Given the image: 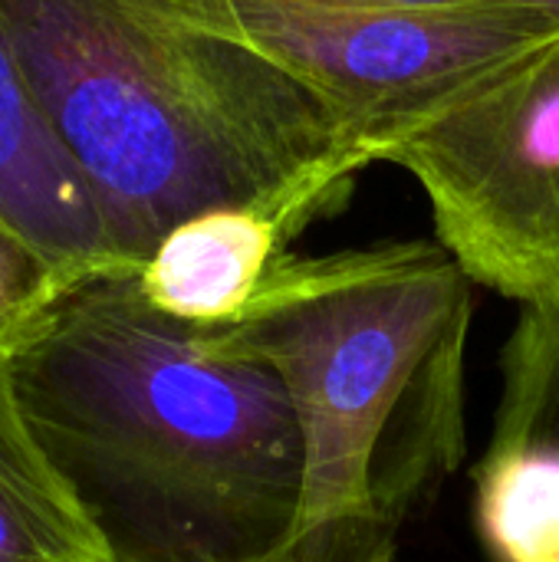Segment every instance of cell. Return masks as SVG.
Masks as SVG:
<instances>
[{
  "label": "cell",
  "mask_w": 559,
  "mask_h": 562,
  "mask_svg": "<svg viewBox=\"0 0 559 562\" xmlns=\"http://www.w3.org/2000/svg\"><path fill=\"white\" fill-rule=\"evenodd\" d=\"M0 562H102V547L43 454L0 359Z\"/></svg>",
  "instance_id": "9"
},
{
  "label": "cell",
  "mask_w": 559,
  "mask_h": 562,
  "mask_svg": "<svg viewBox=\"0 0 559 562\" xmlns=\"http://www.w3.org/2000/svg\"><path fill=\"white\" fill-rule=\"evenodd\" d=\"M306 227V217L280 204L208 207L175 224L152 247L135 286L152 310L175 323L231 326Z\"/></svg>",
  "instance_id": "8"
},
{
  "label": "cell",
  "mask_w": 559,
  "mask_h": 562,
  "mask_svg": "<svg viewBox=\"0 0 559 562\" xmlns=\"http://www.w3.org/2000/svg\"><path fill=\"white\" fill-rule=\"evenodd\" d=\"M10 372L102 562L293 560L303 445L280 375L152 310L135 273L72 286Z\"/></svg>",
  "instance_id": "1"
},
{
  "label": "cell",
  "mask_w": 559,
  "mask_h": 562,
  "mask_svg": "<svg viewBox=\"0 0 559 562\" xmlns=\"http://www.w3.org/2000/svg\"><path fill=\"white\" fill-rule=\"evenodd\" d=\"M474 530L491 562H559V293L524 303L504 346Z\"/></svg>",
  "instance_id": "6"
},
{
  "label": "cell",
  "mask_w": 559,
  "mask_h": 562,
  "mask_svg": "<svg viewBox=\"0 0 559 562\" xmlns=\"http://www.w3.org/2000/svg\"><path fill=\"white\" fill-rule=\"evenodd\" d=\"M211 33L300 82L369 165L497 66L559 33L521 7H399L376 0H181Z\"/></svg>",
  "instance_id": "4"
},
{
  "label": "cell",
  "mask_w": 559,
  "mask_h": 562,
  "mask_svg": "<svg viewBox=\"0 0 559 562\" xmlns=\"http://www.w3.org/2000/svg\"><path fill=\"white\" fill-rule=\"evenodd\" d=\"M92 277L49 257L0 217V359H10L43 326L53 306Z\"/></svg>",
  "instance_id": "10"
},
{
  "label": "cell",
  "mask_w": 559,
  "mask_h": 562,
  "mask_svg": "<svg viewBox=\"0 0 559 562\" xmlns=\"http://www.w3.org/2000/svg\"><path fill=\"white\" fill-rule=\"evenodd\" d=\"M471 277L438 240L283 254L224 346L267 362L303 445L290 562H399L468 454Z\"/></svg>",
  "instance_id": "3"
},
{
  "label": "cell",
  "mask_w": 559,
  "mask_h": 562,
  "mask_svg": "<svg viewBox=\"0 0 559 562\" xmlns=\"http://www.w3.org/2000/svg\"><path fill=\"white\" fill-rule=\"evenodd\" d=\"M0 217L49 257L86 273H135L102 204L46 119L0 26Z\"/></svg>",
  "instance_id": "7"
},
{
  "label": "cell",
  "mask_w": 559,
  "mask_h": 562,
  "mask_svg": "<svg viewBox=\"0 0 559 562\" xmlns=\"http://www.w3.org/2000/svg\"><path fill=\"white\" fill-rule=\"evenodd\" d=\"M376 3H399V7H521V10H537L550 13L559 20V0H376Z\"/></svg>",
  "instance_id": "11"
},
{
  "label": "cell",
  "mask_w": 559,
  "mask_h": 562,
  "mask_svg": "<svg viewBox=\"0 0 559 562\" xmlns=\"http://www.w3.org/2000/svg\"><path fill=\"white\" fill-rule=\"evenodd\" d=\"M0 26L135 273L191 214L280 204L313 224L366 171L300 82L181 0H0Z\"/></svg>",
  "instance_id": "2"
},
{
  "label": "cell",
  "mask_w": 559,
  "mask_h": 562,
  "mask_svg": "<svg viewBox=\"0 0 559 562\" xmlns=\"http://www.w3.org/2000/svg\"><path fill=\"white\" fill-rule=\"evenodd\" d=\"M385 161L418 181L435 240L471 283L521 306L559 293V33L497 66Z\"/></svg>",
  "instance_id": "5"
}]
</instances>
